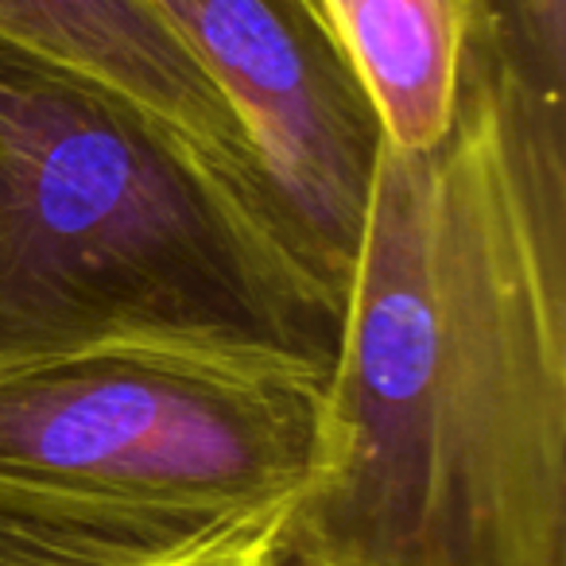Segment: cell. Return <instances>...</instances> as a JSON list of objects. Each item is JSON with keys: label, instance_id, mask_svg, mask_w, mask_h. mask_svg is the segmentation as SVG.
I'll list each match as a JSON object with an SVG mask.
<instances>
[{"label": "cell", "instance_id": "6da1fadb", "mask_svg": "<svg viewBox=\"0 0 566 566\" xmlns=\"http://www.w3.org/2000/svg\"><path fill=\"white\" fill-rule=\"evenodd\" d=\"M280 558L566 566V120L481 43L450 133L380 144Z\"/></svg>", "mask_w": 566, "mask_h": 566}, {"label": "cell", "instance_id": "277c9868", "mask_svg": "<svg viewBox=\"0 0 566 566\" xmlns=\"http://www.w3.org/2000/svg\"><path fill=\"white\" fill-rule=\"evenodd\" d=\"M148 4L229 105L283 244L342 318L385 136L331 20L307 0Z\"/></svg>", "mask_w": 566, "mask_h": 566}, {"label": "cell", "instance_id": "52a82bcc", "mask_svg": "<svg viewBox=\"0 0 566 566\" xmlns=\"http://www.w3.org/2000/svg\"><path fill=\"white\" fill-rule=\"evenodd\" d=\"M478 43L532 97L563 105L566 0H481Z\"/></svg>", "mask_w": 566, "mask_h": 566}, {"label": "cell", "instance_id": "8992f818", "mask_svg": "<svg viewBox=\"0 0 566 566\" xmlns=\"http://www.w3.org/2000/svg\"><path fill=\"white\" fill-rule=\"evenodd\" d=\"M361 78L385 144L427 151L450 133L481 0H318Z\"/></svg>", "mask_w": 566, "mask_h": 566}, {"label": "cell", "instance_id": "ba28073f", "mask_svg": "<svg viewBox=\"0 0 566 566\" xmlns=\"http://www.w3.org/2000/svg\"><path fill=\"white\" fill-rule=\"evenodd\" d=\"M307 4H311V9H318V12H323V4H318V0H307Z\"/></svg>", "mask_w": 566, "mask_h": 566}, {"label": "cell", "instance_id": "3957f363", "mask_svg": "<svg viewBox=\"0 0 566 566\" xmlns=\"http://www.w3.org/2000/svg\"><path fill=\"white\" fill-rule=\"evenodd\" d=\"M326 373L179 349L0 369V520L167 535L295 501L323 458Z\"/></svg>", "mask_w": 566, "mask_h": 566}, {"label": "cell", "instance_id": "7a4b0ae2", "mask_svg": "<svg viewBox=\"0 0 566 566\" xmlns=\"http://www.w3.org/2000/svg\"><path fill=\"white\" fill-rule=\"evenodd\" d=\"M338 323L187 136L0 35V369L102 349L331 369Z\"/></svg>", "mask_w": 566, "mask_h": 566}, {"label": "cell", "instance_id": "5b68a950", "mask_svg": "<svg viewBox=\"0 0 566 566\" xmlns=\"http://www.w3.org/2000/svg\"><path fill=\"white\" fill-rule=\"evenodd\" d=\"M0 35L148 105L272 221L233 113L148 0H0Z\"/></svg>", "mask_w": 566, "mask_h": 566}]
</instances>
